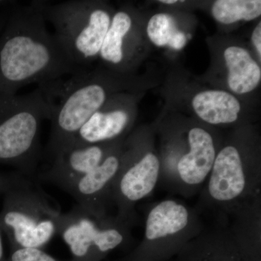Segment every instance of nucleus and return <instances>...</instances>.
<instances>
[{"mask_svg": "<svg viewBox=\"0 0 261 261\" xmlns=\"http://www.w3.org/2000/svg\"><path fill=\"white\" fill-rule=\"evenodd\" d=\"M123 152L120 143L99 166L65 190L76 200L77 205L95 214L109 213L113 187L121 168Z\"/></svg>", "mask_w": 261, "mask_h": 261, "instance_id": "nucleus-11", "label": "nucleus"}, {"mask_svg": "<svg viewBox=\"0 0 261 261\" xmlns=\"http://www.w3.org/2000/svg\"><path fill=\"white\" fill-rule=\"evenodd\" d=\"M187 42V37L185 34L183 32L178 31L176 33V35L173 38L172 40L169 43L168 46L170 47L173 48V49H176V50H179L182 48L185 47V44Z\"/></svg>", "mask_w": 261, "mask_h": 261, "instance_id": "nucleus-22", "label": "nucleus"}, {"mask_svg": "<svg viewBox=\"0 0 261 261\" xmlns=\"http://www.w3.org/2000/svg\"><path fill=\"white\" fill-rule=\"evenodd\" d=\"M147 31L150 40L159 47L168 45L178 32L174 19L165 13L153 15L147 24Z\"/></svg>", "mask_w": 261, "mask_h": 261, "instance_id": "nucleus-19", "label": "nucleus"}, {"mask_svg": "<svg viewBox=\"0 0 261 261\" xmlns=\"http://www.w3.org/2000/svg\"><path fill=\"white\" fill-rule=\"evenodd\" d=\"M224 56L231 90L240 94L248 93L256 88L260 82V68L248 51L233 46L228 47Z\"/></svg>", "mask_w": 261, "mask_h": 261, "instance_id": "nucleus-16", "label": "nucleus"}, {"mask_svg": "<svg viewBox=\"0 0 261 261\" xmlns=\"http://www.w3.org/2000/svg\"><path fill=\"white\" fill-rule=\"evenodd\" d=\"M132 17L127 12L121 10L113 15L99 51V56L102 61L114 66H118L124 61L123 39L132 30Z\"/></svg>", "mask_w": 261, "mask_h": 261, "instance_id": "nucleus-17", "label": "nucleus"}, {"mask_svg": "<svg viewBox=\"0 0 261 261\" xmlns=\"http://www.w3.org/2000/svg\"><path fill=\"white\" fill-rule=\"evenodd\" d=\"M51 116L50 101L42 85L24 95L0 97V164L34 177L42 158L41 124Z\"/></svg>", "mask_w": 261, "mask_h": 261, "instance_id": "nucleus-2", "label": "nucleus"}, {"mask_svg": "<svg viewBox=\"0 0 261 261\" xmlns=\"http://www.w3.org/2000/svg\"><path fill=\"white\" fill-rule=\"evenodd\" d=\"M161 3H164V4H174V3H178L177 0H161Z\"/></svg>", "mask_w": 261, "mask_h": 261, "instance_id": "nucleus-25", "label": "nucleus"}, {"mask_svg": "<svg viewBox=\"0 0 261 261\" xmlns=\"http://www.w3.org/2000/svg\"><path fill=\"white\" fill-rule=\"evenodd\" d=\"M161 161L153 151L142 149L137 141L123 148L119 172L113 185L111 202L116 215L122 219L138 224L136 206L152 195L159 184Z\"/></svg>", "mask_w": 261, "mask_h": 261, "instance_id": "nucleus-9", "label": "nucleus"}, {"mask_svg": "<svg viewBox=\"0 0 261 261\" xmlns=\"http://www.w3.org/2000/svg\"><path fill=\"white\" fill-rule=\"evenodd\" d=\"M212 14L217 21L224 24L253 20L261 14V1L218 0L213 5Z\"/></svg>", "mask_w": 261, "mask_h": 261, "instance_id": "nucleus-18", "label": "nucleus"}, {"mask_svg": "<svg viewBox=\"0 0 261 261\" xmlns=\"http://www.w3.org/2000/svg\"><path fill=\"white\" fill-rule=\"evenodd\" d=\"M36 3L56 29V39L75 64L85 68L99 56L112 19L108 8L88 0Z\"/></svg>", "mask_w": 261, "mask_h": 261, "instance_id": "nucleus-4", "label": "nucleus"}, {"mask_svg": "<svg viewBox=\"0 0 261 261\" xmlns=\"http://www.w3.org/2000/svg\"><path fill=\"white\" fill-rule=\"evenodd\" d=\"M134 226L116 214H95L76 205L62 214L58 234L73 260L102 261L114 250L133 244Z\"/></svg>", "mask_w": 261, "mask_h": 261, "instance_id": "nucleus-7", "label": "nucleus"}, {"mask_svg": "<svg viewBox=\"0 0 261 261\" xmlns=\"http://www.w3.org/2000/svg\"><path fill=\"white\" fill-rule=\"evenodd\" d=\"M5 19H4V20H3V19L1 20V19H0V31H1L2 28H3V24L5 23Z\"/></svg>", "mask_w": 261, "mask_h": 261, "instance_id": "nucleus-26", "label": "nucleus"}, {"mask_svg": "<svg viewBox=\"0 0 261 261\" xmlns=\"http://www.w3.org/2000/svg\"><path fill=\"white\" fill-rule=\"evenodd\" d=\"M121 142L119 140L94 145L65 146L49 158V166L38 173V178L65 191L77 179L99 166Z\"/></svg>", "mask_w": 261, "mask_h": 261, "instance_id": "nucleus-10", "label": "nucleus"}, {"mask_svg": "<svg viewBox=\"0 0 261 261\" xmlns=\"http://www.w3.org/2000/svg\"><path fill=\"white\" fill-rule=\"evenodd\" d=\"M252 40L254 46L256 48V50L259 55V58H261V22L257 24L255 30L252 33Z\"/></svg>", "mask_w": 261, "mask_h": 261, "instance_id": "nucleus-23", "label": "nucleus"}, {"mask_svg": "<svg viewBox=\"0 0 261 261\" xmlns=\"http://www.w3.org/2000/svg\"><path fill=\"white\" fill-rule=\"evenodd\" d=\"M169 147L161 161L159 186L185 198L199 195L210 174L218 153L208 130L193 127L187 130L185 147Z\"/></svg>", "mask_w": 261, "mask_h": 261, "instance_id": "nucleus-8", "label": "nucleus"}, {"mask_svg": "<svg viewBox=\"0 0 261 261\" xmlns=\"http://www.w3.org/2000/svg\"><path fill=\"white\" fill-rule=\"evenodd\" d=\"M30 178L18 172L0 173V195H4L11 189L32 184Z\"/></svg>", "mask_w": 261, "mask_h": 261, "instance_id": "nucleus-21", "label": "nucleus"}, {"mask_svg": "<svg viewBox=\"0 0 261 261\" xmlns=\"http://www.w3.org/2000/svg\"><path fill=\"white\" fill-rule=\"evenodd\" d=\"M227 226L239 247L253 260L261 261V195L238 209Z\"/></svg>", "mask_w": 261, "mask_h": 261, "instance_id": "nucleus-14", "label": "nucleus"}, {"mask_svg": "<svg viewBox=\"0 0 261 261\" xmlns=\"http://www.w3.org/2000/svg\"><path fill=\"white\" fill-rule=\"evenodd\" d=\"M3 231L0 228V261H6L5 257L4 245H3Z\"/></svg>", "mask_w": 261, "mask_h": 261, "instance_id": "nucleus-24", "label": "nucleus"}, {"mask_svg": "<svg viewBox=\"0 0 261 261\" xmlns=\"http://www.w3.org/2000/svg\"><path fill=\"white\" fill-rule=\"evenodd\" d=\"M36 1L12 3L0 31V97L29 84H44L86 71L70 60L46 29Z\"/></svg>", "mask_w": 261, "mask_h": 261, "instance_id": "nucleus-1", "label": "nucleus"}, {"mask_svg": "<svg viewBox=\"0 0 261 261\" xmlns=\"http://www.w3.org/2000/svg\"><path fill=\"white\" fill-rule=\"evenodd\" d=\"M130 120V114L126 108L113 106L108 107L106 102L84 123L68 145H94L121 140Z\"/></svg>", "mask_w": 261, "mask_h": 261, "instance_id": "nucleus-13", "label": "nucleus"}, {"mask_svg": "<svg viewBox=\"0 0 261 261\" xmlns=\"http://www.w3.org/2000/svg\"><path fill=\"white\" fill-rule=\"evenodd\" d=\"M205 227L195 207L176 199L149 206L142 241L116 261H166L175 257Z\"/></svg>", "mask_w": 261, "mask_h": 261, "instance_id": "nucleus-5", "label": "nucleus"}, {"mask_svg": "<svg viewBox=\"0 0 261 261\" xmlns=\"http://www.w3.org/2000/svg\"><path fill=\"white\" fill-rule=\"evenodd\" d=\"M6 261H61L51 256L42 249L19 248L11 250ZM68 261H78L71 260Z\"/></svg>", "mask_w": 261, "mask_h": 261, "instance_id": "nucleus-20", "label": "nucleus"}, {"mask_svg": "<svg viewBox=\"0 0 261 261\" xmlns=\"http://www.w3.org/2000/svg\"><path fill=\"white\" fill-rule=\"evenodd\" d=\"M5 3H6V2L1 1V0H0V6H1V5L5 4Z\"/></svg>", "mask_w": 261, "mask_h": 261, "instance_id": "nucleus-27", "label": "nucleus"}, {"mask_svg": "<svg viewBox=\"0 0 261 261\" xmlns=\"http://www.w3.org/2000/svg\"><path fill=\"white\" fill-rule=\"evenodd\" d=\"M245 154L234 144L220 149L199 193L196 208L200 214H212L215 223L227 225L238 209L261 195L260 165L257 159Z\"/></svg>", "mask_w": 261, "mask_h": 261, "instance_id": "nucleus-3", "label": "nucleus"}, {"mask_svg": "<svg viewBox=\"0 0 261 261\" xmlns=\"http://www.w3.org/2000/svg\"><path fill=\"white\" fill-rule=\"evenodd\" d=\"M192 106L199 118L212 125L228 124L238 120L241 106L232 94L220 90L196 94Z\"/></svg>", "mask_w": 261, "mask_h": 261, "instance_id": "nucleus-15", "label": "nucleus"}, {"mask_svg": "<svg viewBox=\"0 0 261 261\" xmlns=\"http://www.w3.org/2000/svg\"><path fill=\"white\" fill-rule=\"evenodd\" d=\"M3 195L0 228L11 250H43L58 234L62 213L34 184L15 187Z\"/></svg>", "mask_w": 261, "mask_h": 261, "instance_id": "nucleus-6", "label": "nucleus"}, {"mask_svg": "<svg viewBox=\"0 0 261 261\" xmlns=\"http://www.w3.org/2000/svg\"><path fill=\"white\" fill-rule=\"evenodd\" d=\"M175 261H255L233 238L227 225L215 223L204 228L181 249Z\"/></svg>", "mask_w": 261, "mask_h": 261, "instance_id": "nucleus-12", "label": "nucleus"}]
</instances>
